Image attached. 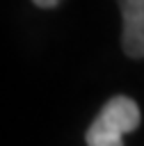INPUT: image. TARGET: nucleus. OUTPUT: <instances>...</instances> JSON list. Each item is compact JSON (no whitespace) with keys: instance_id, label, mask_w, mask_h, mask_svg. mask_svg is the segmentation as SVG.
Wrapping results in <instances>:
<instances>
[{"instance_id":"f257e3e1","label":"nucleus","mask_w":144,"mask_h":146,"mask_svg":"<svg viewBox=\"0 0 144 146\" xmlns=\"http://www.w3.org/2000/svg\"><path fill=\"white\" fill-rule=\"evenodd\" d=\"M139 107L128 96H114L87 130V146H123V135L139 125Z\"/></svg>"},{"instance_id":"f03ea898","label":"nucleus","mask_w":144,"mask_h":146,"mask_svg":"<svg viewBox=\"0 0 144 146\" xmlns=\"http://www.w3.org/2000/svg\"><path fill=\"white\" fill-rule=\"evenodd\" d=\"M121 46H123V52L133 59H142L144 57V34H139L137 30L133 27H126L121 30Z\"/></svg>"},{"instance_id":"7ed1b4c3","label":"nucleus","mask_w":144,"mask_h":146,"mask_svg":"<svg viewBox=\"0 0 144 146\" xmlns=\"http://www.w3.org/2000/svg\"><path fill=\"white\" fill-rule=\"evenodd\" d=\"M37 7H43V9H50V7H57L62 0H32Z\"/></svg>"}]
</instances>
